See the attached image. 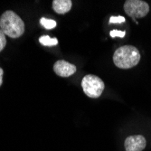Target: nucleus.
I'll return each mask as SVG.
<instances>
[{
  "label": "nucleus",
  "mask_w": 151,
  "mask_h": 151,
  "mask_svg": "<svg viewBox=\"0 0 151 151\" xmlns=\"http://www.w3.org/2000/svg\"><path fill=\"white\" fill-rule=\"evenodd\" d=\"M0 29L6 35L17 39L24 33V23L17 14L7 10L0 17Z\"/></svg>",
  "instance_id": "obj_1"
},
{
  "label": "nucleus",
  "mask_w": 151,
  "mask_h": 151,
  "mask_svg": "<svg viewBox=\"0 0 151 151\" xmlns=\"http://www.w3.org/2000/svg\"><path fill=\"white\" fill-rule=\"evenodd\" d=\"M140 61V53L133 45H124L118 48L113 54V63L120 69H130Z\"/></svg>",
  "instance_id": "obj_2"
},
{
  "label": "nucleus",
  "mask_w": 151,
  "mask_h": 151,
  "mask_svg": "<svg viewBox=\"0 0 151 151\" xmlns=\"http://www.w3.org/2000/svg\"><path fill=\"white\" fill-rule=\"evenodd\" d=\"M81 87L90 98H99L105 88L103 81L96 75L88 74L82 78Z\"/></svg>",
  "instance_id": "obj_3"
},
{
  "label": "nucleus",
  "mask_w": 151,
  "mask_h": 151,
  "mask_svg": "<svg viewBox=\"0 0 151 151\" xmlns=\"http://www.w3.org/2000/svg\"><path fill=\"white\" fill-rule=\"evenodd\" d=\"M124 11L132 19L145 17L149 12V6L141 0H127L124 3Z\"/></svg>",
  "instance_id": "obj_4"
},
{
  "label": "nucleus",
  "mask_w": 151,
  "mask_h": 151,
  "mask_svg": "<svg viewBox=\"0 0 151 151\" xmlns=\"http://www.w3.org/2000/svg\"><path fill=\"white\" fill-rule=\"evenodd\" d=\"M147 140L142 135H133L126 139L124 146L126 151H142L145 149Z\"/></svg>",
  "instance_id": "obj_5"
},
{
  "label": "nucleus",
  "mask_w": 151,
  "mask_h": 151,
  "mask_svg": "<svg viewBox=\"0 0 151 151\" xmlns=\"http://www.w3.org/2000/svg\"><path fill=\"white\" fill-rule=\"evenodd\" d=\"M77 68L74 64L64 60H59L53 65V71L60 77H69L76 73Z\"/></svg>",
  "instance_id": "obj_6"
},
{
  "label": "nucleus",
  "mask_w": 151,
  "mask_h": 151,
  "mask_svg": "<svg viewBox=\"0 0 151 151\" xmlns=\"http://www.w3.org/2000/svg\"><path fill=\"white\" fill-rule=\"evenodd\" d=\"M73 6V2L71 0H53L52 9L54 12L60 15H64L68 13Z\"/></svg>",
  "instance_id": "obj_7"
},
{
  "label": "nucleus",
  "mask_w": 151,
  "mask_h": 151,
  "mask_svg": "<svg viewBox=\"0 0 151 151\" xmlns=\"http://www.w3.org/2000/svg\"><path fill=\"white\" fill-rule=\"evenodd\" d=\"M39 42L45 46H54L58 45L57 38H52L49 35H42L39 38Z\"/></svg>",
  "instance_id": "obj_8"
},
{
  "label": "nucleus",
  "mask_w": 151,
  "mask_h": 151,
  "mask_svg": "<svg viewBox=\"0 0 151 151\" xmlns=\"http://www.w3.org/2000/svg\"><path fill=\"white\" fill-rule=\"evenodd\" d=\"M40 23L42 24L45 29H53L54 27L56 26V22L52 20V19H47V18H45V17H42L40 19Z\"/></svg>",
  "instance_id": "obj_9"
},
{
  "label": "nucleus",
  "mask_w": 151,
  "mask_h": 151,
  "mask_svg": "<svg viewBox=\"0 0 151 151\" xmlns=\"http://www.w3.org/2000/svg\"><path fill=\"white\" fill-rule=\"evenodd\" d=\"M6 45V35L2 32V30L0 29V52L3 51V49Z\"/></svg>",
  "instance_id": "obj_10"
},
{
  "label": "nucleus",
  "mask_w": 151,
  "mask_h": 151,
  "mask_svg": "<svg viewBox=\"0 0 151 151\" xmlns=\"http://www.w3.org/2000/svg\"><path fill=\"white\" fill-rule=\"evenodd\" d=\"M109 24H120L125 22V17H123L121 16H118V17H111L109 18Z\"/></svg>",
  "instance_id": "obj_11"
},
{
  "label": "nucleus",
  "mask_w": 151,
  "mask_h": 151,
  "mask_svg": "<svg viewBox=\"0 0 151 151\" xmlns=\"http://www.w3.org/2000/svg\"><path fill=\"white\" fill-rule=\"evenodd\" d=\"M125 34L126 32L125 31H119V30H112L111 33H109V35H111V37H124L125 36Z\"/></svg>",
  "instance_id": "obj_12"
},
{
  "label": "nucleus",
  "mask_w": 151,
  "mask_h": 151,
  "mask_svg": "<svg viewBox=\"0 0 151 151\" xmlns=\"http://www.w3.org/2000/svg\"><path fill=\"white\" fill-rule=\"evenodd\" d=\"M3 75H4V71L2 68H0V86L3 83Z\"/></svg>",
  "instance_id": "obj_13"
}]
</instances>
